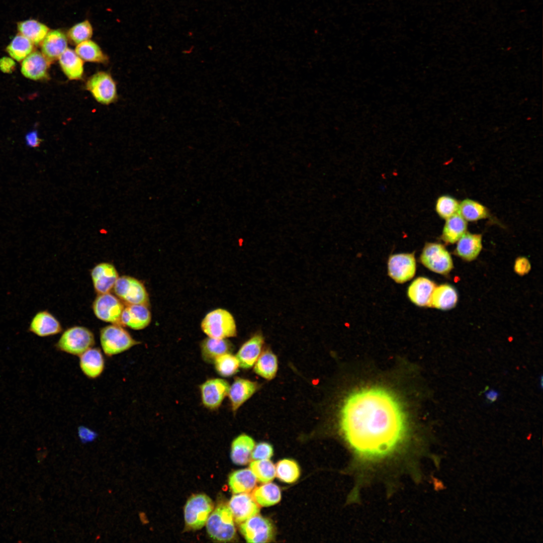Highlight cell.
<instances>
[{
  "label": "cell",
  "instance_id": "obj_1",
  "mask_svg": "<svg viewBox=\"0 0 543 543\" xmlns=\"http://www.w3.org/2000/svg\"><path fill=\"white\" fill-rule=\"evenodd\" d=\"M339 426L354 453L367 460L394 452L407 431L401 403L390 391L377 387L355 390L346 397L340 411Z\"/></svg>",
  "mask_w": 543,
  "mask_h": 543
},
{
  "label": "cell",
  "instance_id": "obj_2",
  "mask_svg": "<svg viewBox=\"0 0 543 543\" xmlns=\"http://www.w3.org/2000/svg\"><path fill=\"white\" fill-rule=\"evenodd\" d=\"M201 328L208 337L226 339L237 334L235 319L227 310L218 308L209 312L202 320Z\"/></svg>",
  "mask_w": 543,
  "mask_h": 543
},
{
  "label": "cell",
  "instance_id": "obj_3",
  "mask_svg": "<svg viewBox=\"0 0 543 543\" xmlns=\"http://www.w3.org/2000/svg\"><path fill=\"white\" fill-rule=\"evenodd\" d=\"M208 535L214 540L228 542L236 534L233 517L229 507L220 504L209 516L206 522Z\"/></svg>",
  "mask_w": 543,
  "mask_h": 543
},
{
  "label": "cell",
  "instance_id": "obj_4",
  "mask_svg": "<svg viewBox=\"0 0 543 543\" xmlns=\"http://www.w3.org/2000/svg\"><path fill=\"white\" fill-rule=\"evenodd\" d=\"M100 339L103 351L109 356L122 353L139 343L122 326L114 324L101 329Z\"/></svg>",
  "mask_w": 543,
  "mask_h": 543
},
{
  "label": "cell",
  "instance_id": "obj_5",
  "mask_svg": "<svg viewBox=\"0 0 543 543\" xmlns=\"http://www.w3.org/2000/svg\"><path fill=\"white\" fill-rule=\"evenodd\" d=\"M95 336L88 329L83 326H73L66 329L61 335L56 346L60 351L79 356L95 344Z\"/></svg>",
  "mask_w": 543,
  "mask_h": 543
},
{
  "label": "cell",
  "instance_id": "obj_6",
  "mask_svg": "<svg viewBox=\"0 0 543 543\" xmlns=\"http://www.w3.org/2000/svg\"><path fill=\"white\" fill-rule=\"evenodd\" d=\"M214 508L212 500L207 495L198 494L187 500L184 508L186 526L196 530L202 528Z\"/></svg>",
  "mask_w": 543,
  "mask_h": 543
},
{
  "label": "cell",
  "instance_id": "obj_7",
  "mask_svg": "<svg viewBox=\"0 0 543 543\" xmlns=\"http://www.w3.org/2000/svg\"><path fill=\"white\" fill-rule=\"evenodd\" d=\"M420 259L428 269L440 275L449 274L454 267L450 253L442 244L438 243H426Z\"/></svg>",
  "mask_w": 543,
  "mask_h": 543
},
{
  "label": "cell",
  "instance_id": "obj_8",
  "mask_svg": "<svg viewBox=\"0 0 543 543\" xmlns=\"http://www.w3.org/2000/svg\"><path fill=\"white\" fill-rule=\"evenodd\" d=\"M113 291L115 295L127 305H148L149 297L143 283L135 278L123 276L119 277Z\"/></svg>",
  "mask_w": 543,
  "mask_h": 543
},
{
  "label": "cell",
  "instance_id": "obj_9",
  "mask_svg": "<svg viewBox=\"0 0 543 543\" xmlns=\"http://www.w3.org/2000/svg\"><path fill=\"white\" fill-rule=\"evenodd\" d=\"M85 86L95 100L102 104L109 105L117 99L116 84L109 73H96L88 79Z\"/></svg>",
  "mask_w": 543,
  "mask_h": 543
},
{
  "label": "cell",
  "instance_id": "obj_10",
  "mask_svg": "<svg viewBox=\"0 0 543 543\" xmlns=\"http://www.w3.org/2000/svg\"><path fill=\"white\" fill-rule=\"evenodd\" d=\"M124 307L123 303L110 293L99 294L93 304L94 313L98 319L120 325Z\"/></svg>",
  "mask_w": 543,
  "mask_h": 543
},
{
  "label": "cell",
  "instance_id": "obj_11",
  "mask_svg": "<svg viewBox=\"0 0 543 543\" xmlns=\"http://www.w3.org/2000/svg\"><path fill=\"white\" fill-rule=\"evenodd\" d=\"M240 529L248 542H269L274 535L272 523L268 519L257 514L242 522Z\"/></svg>",
  "mask_w": 543,
  "mask_h": 543
},
{
  "label": "cell",
  "instance_id": "obj_12",
  "mask_svg": "<svg viewBox=\"0 0 543 543\" xmlns=\"http://www.w3.org/2000/svg\"><path fill=\"white\" fill-rule=\"evenodd\" d=\"M416 264L413 253H399L390 256L388 262V275L397 283H404L415 275Z\"/></svg>",
  "mask_w": 543,
  "mask_h": 543
},
{
  "label": "cell",
  "instance_id": "obj_13",
  "mask_svg": "<svg viewBox=\"0 0 543 543\" xmlns=\"http://www.w3.org/2000/svg\"><path fill=\"white\" fill-rule=\"evenodd\" d=\"M229 387L228 382L222 379H211L204 382L200 386L204 406L210 409L218 408L228 395Z\"/></svg>",
  "mask_w": 543,
  "mask_h": 543
},
{
  "label": "cell",
  "instance_id": "obj_14",
  "mask_svg": "<svg viewBox=\"0 0 543 543\" xmlns=\"http://www.w3.org/2000/svg\"><path fill=\"white\" fill-rule=\"evenodd\" d=\"M90 274L94 287L99 294L110 293L119 277L115 267L108 262L98 264Z\"/></svg>",
  "mask_w": 543,
  "mask_h": 543
},
{
  "label": "cell",
  "instance_id": "obj_15",
  "mask_svg": "<svg viewBox=\"0 0 543 543\" xmlns=\"http://www.w3.org/2000/svg\"><path fill=\"white\" fill-rule=\"evenodd\" d=\"M233 517L236 523H242L257 514L259 508L252 496L245 493L233 495L229 502Z\"/></svg>",
  "mask_w": 543,
  "mask_h": 543
},
{
  "label": "cell",
  "instance_id": "obj_16",
  "mask_svg": "<svg viewBox=\"0 0 543 543\" xmlns=\"http://www.w3.org/2000/svg\"><path fill=\"white\" fill-rule=\"evenodd\" d=\"M151 315L147 305H129L125 307L122 313L121 326H127L134 330H141L150 323Z\"/></svg>",
  "mask_w": 543,
  "mask_h": 543
},
{
  "label": "cell",
  "instance_id": "obj_17",
  "mask_svg": "<svg viewBox=\"0 0 543 543\" xmlns=\"http://www.w3.org/2000/svg\"><path fill=\"white\" fill-rule=\"evenodd\" d=\"M62 330L59 321L49 311H40L33 317L28 331L39 337L56 335Z\"/></svg>",
  "mask_w": 543,
  "mask_h": 543
},
{
  "label": "cell",
  "instance_id": "obj_18",
  "mask_svg": "<svg viewBox=\"0 0 543 543\" xmlns=\"http://www.w3.org/2000/svg\"><path fill=\"white\" fill-rule=\"evenodd\" d=\"M67 35L61 30L49 31L42 42V53L50 62L58 59L67 48Z\"/></svg>",
  "mask_w": 543,
  "mask_h": 543
},
{
  "label": "cell",
  "instance_id": "obj_19",
  "mask_svg": "<svg viewBox=\"0 0 543 543\" xmlns=\"http://www.w3.org/2000/svg\"><path fill=\"white\" fill-rule=\"evenodd\" d=\"M258 384L247 379L237 378L230 386L228 396L232 410L236 411L257 390Z\"/></svg>",
  "mask_w": 543,
  "mask_h": 543
},
{
  "label": "cell",
  "instance_id": "obj_20",
  "mask_svg": "<svg viewBox=\"0 0 543 543\" xmlns=\"http://www.w3.org/2000/svg\"><path fill=\"white\" fill-rule=\"evenodd\" d=\"M482 249V235L466 232L457 242L454 253L463 260L471 261L478 257Z\"/></svg>",
  "mask_w": 543,
  "mask_h": 543
},
{
  "label": "cell",
  "instance_id": "obj_21",
  "mask_svg": "<svg viewBox=\"0 0 543 543\" xmlns=\"http://www.w3.org/2000/svg\"><path fill=\"white\" fill-rule=\"evenodd\" d=\"M435 284L429 279L418 277L408 288L407 295L411 301L420 307L429 306Z\"/></svg>",
  "mask_w": 543,
  "mask_h": 543
},
{
  "label": "cell",
  "instance_id": "obj_22",
  "mask_svg": "<svg viewBox=\"0 0 543 543\" xmlns=\"http://www.w3.org/2000/svg\"><path fill=\"white\" fill-rule=\"evenodd\" d=\"M79 356L80 369L87 377L96 379L102 374L105 368V360L99 348L92 347Z\"/></svg>",
  "mask_w": 543,
  "mask_h": 543
},
{
  "label": "cell",
  "instance_id": "obj_23",
  "mask_svg": "<svg viewBox=\"0 0 543 543\" xmlns=\"http://www.w3.org/2000/svg\"><path fill=\"white\" fill-rule=\"evenodd\" d=\"M49 62L38 51L30 53L23 61L21 72L26 77L39 80L46 77Z\"/></svg>",
  "mask_w": 543,
  "mask_h": 543
},
{
  "label": "cell",
  "instance_id": "obj_24",
  "mask_svg": "<svg viewBox=\"0 0 543 543\" xmlns=\"http://www.w3.org/2000/svg\"><path fill=\"white\" fill-rule=\"evenodd\" d=\"M263 343V338L260 334L254 335L243 343L236 355L239 367L243 369L251 368L261 353Z\"/></svg>",
  "mask_w": 543,
  "mask_h": 543
},
{
  "label": "cell",
  "instance_id": "obj_25",
  "mask_svg": "<svg viewBox=\"0 0 543 543\" xmlns=\"http://www.w3.org/2000/svg\"><path fill=\"white\" fill-rule=\"evenodd\" d=\"M458 300L456 290L448 284L435 287L431 295L429 307L447 310L455 307Z\"/></svg>",
  "mask_w": 543,
  "mask_h": 543
},
{
  "label": "cell",
  "instance_id": "obj_26",
  "mask_svg": "<svg viewBox=\"0 0 543 543\" xmlns=\"http://www.w3.org/2000/svg\"><path fill=\"white\" fill-rule=\"evenodd\" d=\"M59 63L64 74L70 80H78L83 73V61L75 50L67 48L58 58Z\"/></svg>",
  "mask_w": 543,
  "mask_h": 543
},
{
  "label": "cell",
  "instance_id": "obj_27",
  "mask_svg": "<svg viewBox=\"0 0 543 543\" xmlns=\"http://www.w3.org/2000/svg\"><path fill=\"white\" fill-rule=\"evenodd\" d=\"M233 345L226 339H217L208 337L204 339L201 344V355L204 360L208 363H214L219 356L231 353Z\"/></svg>",
  "mask_w": 543,
  "mask_h": 543
},
{
  "label": "cell",
  "instance_id": "obj_28",
  "mask_svg": "<svg viewBox=\"0 0 543 543\" xmlns=\"http://www.w3.org/2000/svg\"><path fill=\"white\" fill-rule=\"evenodd\" d=\"M254 446V440L246 434H241L235 438L232 443L230 453L233 463L238 465L247 464Z\"/></svg>",
  "mask_w": 543,
  "mask_h": 543
},
{
  "label": "cell",
  "instance_id": "obj_29",
  "mask_svg": "<svg viewBox=\"0 0 543 543\" xmlns=\"http://www.w3.org/2000/svg\"><path fill=\"white\" fill-rule=\"evenodd\" d=\"M467 221L458 213L445 220L441 238L447 244L456 243L467 232Z\"/></svg>",
  "mask_w": 543,
  "mask_h": 543
},
{
  "label": "cell",
  "instance_id": "obj_30",
  "mask_svg": "<svg viewBox=\"0 0 543 543\" xmlns=\"http://www.w3.org/2000/svg\"><path fill=\"white\" fill-rule=\"evenodd\" d=\"M257 479L249 469L232 472L229 477L228 484L234 493H248L255 488Z\"/></svg>",
  "mask_w": 543,
  "mask_h": 543
},
{
  "label": "cell",
  "instance_id": "obj_31",
  "mask_svg": "<svg viewBox=\"0 0 543 543\" xmlns=\"http://www.w3.org/2000/svg\"><path fill=\"white\" fill-rule=\"evenodd\" d=\"M252 497L259 506L267 507L280 502L281 492L280 488L273 483L265 484L254 489Z\"/></svg>",
  "mask_w": 543,
  "mask_h": 543
},
{
  "label": "cell",
  "instance_id": "obj_32",
  "mask_svg": "<svg viewBox=\"0 0 543 543\" xmlns=\"http://www.w3.org/2000/svg\"><path fill=\"white\" fill-rule=\"evenodd\" d=\"M459 213L467 222H475L490 216L489 210L485 206L470 199L460 202Z\"/></svg>",
  "mask_w": 543,
  "mask_h": 543
},
{
  "label": "cell",
  "instance_id": "obj_33",
  "mask_svg": "<svg viewBox=\"0 0 543 543\" xmlns=\"http://www.w3.org/2000/svg\"><path fill=\"white\" fill-rule=\"evenodd\" d=\"M277 370V356L270 350H266L260 353L254 364V372L268 380L275 378Z\"/></svg>",
  "mask_w": 543,
  "mask_h": 543
},
{
  "label": "cell",
  "instance_id": "obj_34",
  "mask_svg": "<svg viewBox=\"0 0 543 543\" xmlns=\"http://www.w3.org/2000/svg\"><path fill=\"white\" fill-rule=\"evenodd\" d=\"M18 27L21 34L35 45L42 43L49 31L45 25L34 20L20 22Z\"/></svg>",
  "mask_w": 543,
  "mask_h": 543
},
{
  "label": "cell",
  "instance_id": "obj_35",
  "mask_svg": "<svg viewBox=\"0 0 543 543\" xmlns=\"http://www.w3.org/2000/svg\"><path fill=\"white\" fill-rule=\"evenodd\" d=\"M74 50L83 61L96 63H105L108 61V57L101 47L90 40L77 44Z\"/></svg>",
  "mask_w": 543,
  "mask_h": 543
},
{
  "label": "cell",
  "instance_id": "obj_36",
  "mask_svg": "<svg viewBox=\"0 0 543 543\" xmlns=\"http://www.w3.org/2000/svg\"><path fill=\"white\" fill-rule=\"evenodd\" d=\"M276 475L280 480L283 482L292 483L296 482L299 478L300 468L295 461L291 459H283L277 464Z\"/></svg>",
  "mask_w": 543,
  "mask_h": 543
},
{
  "label": "cell",
  "instance_id": "obj_37",
  "mask_svg": "<svg viewBox=\"0 0 543 543\" xmlns=\"http://www.w3.org/2000/svg\"><path fill=\"white\" fill-rule=\"evenodd\" d=\"M33 49V43L24 36L19 34L12 40L7 47V51L13 59L21 61L31 53Z\"/></svg>",
  "mask_w": 543,
  "mask_h": 543
},
{
  "label": "cell",
  "instance_id": "obj_38",
  "mask_svg": "<svg viewBox=\"0 0 543 543\" xmlns=\"http://www.w3.org/2000/svg\"><path fill=\"white\" fill-rule=\"evenodd\" d=\"M249 467L260 482H269L276 476V467L268 459L254 460L250 464Z\"/></svg>",
  "mask_w": 543,
  "mask_h": 543
},
{
  "label": "cell",
  "instance_id": "obj_39",
  "mask_svg": "<svg viewBox=\"0 0 543 543\" xmlns=\"http://www.w3.org/2000/svg\"><path fill=\"white\" fill-rule=\"evenodd\" d=\"M214 364L218 373L223 377H229L235 374L239 367V361L231 353H227L217 357Z\"/></svg>",
  "mask_w": 543,
  "mask_h": 543
},
{
  "label": "cell",
  "instance_id": "obj_40",
  "mask_svg": "<svg viewBox=\"0 0 543 543\" xmlns=\"http://www.w3.org/2000/svg\"><path fill=\"white\" fill-rule=\"evenodd\" d=\"M93 34L91 23L84 20L72 26L67 33V38L76 45L82 42L90 40Z\"/></svg>",
  "mask_w": 543,
  "mask_h": 543
},
{
  "label": "cell",
  "instance_id": "obj_41",
  "mask_svg": "<svg viewBox=\"0 0 543 543\" xmlns=\"http://www.w3.org/2000/svg\"><path fill=\"white\" fill-rule=\"evenodd\" d=\"M460 202L448 195L439 197L435 203V211L442 219L446 220L459 213Z\"/></svg>",
  "mask_w": 543,
  "mask_h": 543
},
{
  "label": "cell",
  "instance_id": "obj_42",
  "mask_svg": "<svg viewBox=\"0 0 543 543\" xmlns=\"http://www.w3.org/2000/svg\"><path fill=\"white\" fill-rule=\"evenodd\" d=\"M273 446L267 442H260L254 446L251 455L254 460L270 459L273 455Z\"/></svg>",
  "mask_w": 543,
  "mask_h": 543
},
{
  "label": "cell",
  "instance_id": "obj_43",
  "mask_svg": "<svg viewBox=\"0 0 543 543\" xmlns=\"http://www.w3.org/2000/svg\"><path fill=\"white\" fill-rule=\"evenodd\" d=\"M78 435L81 442L86 443L94 441L97 437L98 434L95 431L81 426L78 428Z\"/></svg>",
  "mask_w": 543,
  "mask_h": 543
},
{
  "label": "cell",
  "instance_id": "obj_44",
  "mask_svg": "<svg viewBox=\"0 0 543 543\" xmlns=\"http://www.w3.org/2000/svg\"><path fill=\"white\" fill-rule=\"evenodd\" d=\"M531 269L529 261L525 257H518L514 263L515 272L519 275L527 274Z\"/></svg>",
  "mask_w": 543,
  "mask_h": 543
},
{
  "label": "cell",
  "instance_id": "obj_45",
  "mask_svg": "<svg viewBox=\"0 0 543 543\" xmlns=\"http://www.w3.org/2000/svg\"><path fill=\"white\" fill-rule=\"evenodd\" d=\"M15 66V62L11 58L4 57L0 59V69L4 73L12 72Z\"/></svg>",
  "mask_w": 543,
  "mask_h": 543
},
{
  "label": "cell",
  "instance_id": "obj_46",
  "mask_svg": "<svg viewBox=\"0 0 543 543\" xmlns=\"http://www.w3.org/2000/svg\"><path fill=\"white\" fill-rule=\"evenodd\" d=\"M25 140L27 145L33 148L39 146L41 142V140L36 131H33L27 133L25 137Z\"/></svg>",
  "mask_w": 543,
  "mask_h": 543
},
{
  "label": "cell",
  "instance_id": "obj_47",
  "mask_svg": "<svg viewBox=\"0 0 543 543\" xmlns=\"http://www.w3.org/2000/svg\"><path fill=\"white\" fill-rule=\"evenodd\" d=\"M485 395L486 399L490 403H493L495 402L498 399L499 394V392L495 390L491 389L488 390L485 393Z\"/></svg>",
  "mask_w": 543,
  "mask_h": 543
}]
</instances>
